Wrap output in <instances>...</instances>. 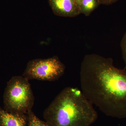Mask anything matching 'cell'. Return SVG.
<instances>
[{
	"instance_id": "obj_4",
	"label": "cell",
	"mask_w": 126,
	"mask_h": 126,
	"mask_svg": "<svg viewBox=\"0 0 126 126\" xmlns=\"http://www.w3.org/2000/svg\"><path fill=\"white\" fill-rule=\"evenodd\" d=\"M65 65L57 56L29 61L22 76L28 80L54 81L64 74Z\"/></svg>"
},
{
	"instance_id": "obj_7",
	"label": "cell",
	"mask_w": 126,
	"mask_h": 126,
	"mask_svg": "<svg viewBox=\"0 0 126 126\" xmlns=\"http://www.w3.org/2000/svg\"><path fill=\"white\" fill-rule=\"evenodd\" d=\"M100 5L99 0H82L79 5L80 14L89 16Z\"/></svg>"
},
{
	"instance_id": "obj_9",
	"label": "cell",
	"mask_w": 126,
	"mask_h": 126,
	"mask_svg": "<svg viewBox=\"0 0 126 126\" xmlns=\"http://www.w3.org/2000/svg\"><path fill=\"white\" fill-rule=\"evenodd\" d=\"M120 45L121 49L123 58L126 64V32L122 39Z\"/></svg>"
},
{
	"instance_id": "obj_3",
	"label": "cell",
	"mask_w": 126,
	"mask_h": 126,
	"mask_svg": "<svg viewBox=\"0 0 126 126\" xmlns=\"http://www.w3.org/2000/svg\"><path fill=\"white\" fill-rule=\"evenodd\" d=\"M4 109L9 112L26 114L32 109L34 97L29 80L15 76L7 82L3 94Z\"/></svg>"
},
{
	"instance_id": "obj_8",
	"label": "cell",
	"mask_w": 126,
	"mask_h": 126,
	"mask_svg": "<svg viewBox=\"0 0 126 126\" xmlns=\"http://www.w3.org/2000/svg\"><path fill=\"white\" fill-rule=\"evenodd\" d=\"M26 115L27 118V126H50L47 122L41 120L36 116L32 109L28 111Z\"/></svg>"
},
{
	"instance_id": "obj_10",
	"label": "cell",
	"mask_w": 126,
	"mask_h": 126,
	"mask_svg": "<svg viewBox=\"0 0 126 126\" xmlns=\"http://www.w3.org/2000/svg\"><path fill=\"white\" fill-rule=\"evenodd\" d=\"M119 0H99L101 4L104 5H110L115 3Z\"/></svg>"
},
{
	"instance_id": "obj_11",
	"label": "cell",
	"mask_w": 126,
	"mask_h": 126,
	"mask_svg": "<svg viewBox=\"0 0 126 126\" xmlns=\"http://www.w3.org/2000/svg\"><path fill=\"white\" fill-rule=\"evenodd\" d=\"M76 0V2H77V4L79 6V4H80V2H81L82 0Z\"/></svg>"
},
{
	"instance_id": "obj_6",
	"label": "cell",
	"mask_w": 126,
	"mask_h": 126,
	"mask_svg": "<svg viewBox=\"0 0 126 126\" xmlns=\"http://www.w3.org/2000/svg\"><path fill=\"white\" fill-rule=\"evenodd\" d=\"M26 114L9 112L0 106V126H27Z\"/></svg>"
},
{
	"instance_id": "obj_1",
	"label": "cell",
	"mask_w": 126,
	"mask_h": 126,
	"mask_svg": "<svg viewBox=\"0 0 126 126\" xmlns=\"http://www.w3.org/2000/svg\"><path fill=\"white\" fill-rule=\"evenodd\" d=\"M81 90L104 114L126 118V69L116 67L111 58L86 55L81 63Z\"/></svg>"
},
{
	"instance_id": "obj_5",
	"label": "cell",
	"mask_w": 126,
	"mask_h": 126,
	"mask_svg": "<svg viewBox=\"0 0 126 126\" xmlns=\"http://www.w3.org/2000/svg\"><path fill=\"white\" fill-rule=\"evenodd\" d=\"M49 4L55 15L65 17H74L80 14L75 0H48Z\"/></svg>"
},
{
	"instance_id": "obj_2",
	"label": "cell",
	"mask_w": 126,
	"mask_h": 126,
	"mask_svg": "<svg viewBox=\"0 0 126 126\" xmlns=\"http://www.w3.org/2000/svg\"><path fill=\"white\" fill-rule=\"evenodd\" d=\"M43 116L50 126H91L98 115L82 90L67 87L46 109Z\"/></svg>"
}]
</instances>
